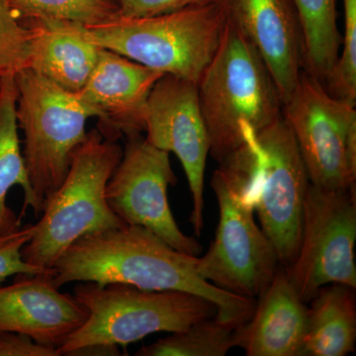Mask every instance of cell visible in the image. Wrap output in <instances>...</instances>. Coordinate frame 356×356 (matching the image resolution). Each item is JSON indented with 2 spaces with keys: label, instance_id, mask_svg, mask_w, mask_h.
Returning <instances> with one entry per match:
<instances>
[{
  "label": "cell",
  "instance_id": "cell-1",
  "mask_svg": "<svg viewBox=\"0 0 356 356\" xmlns=\"http://www.w3.org/2000/svg\"><path fill=\"white\" fill-rule=\"evenodd\" d=\"M197 257L175 250L143 227L123 225L72 243L56 261L51 278L58 289L72 282H95L191 293L213 302L220 320L236 325L247 322L257 301L203 280Z\"/></svg>",
  "mask_w": 356,
  "mask_h": 356
},
{
  "label": "cell",
  "instance_id": "cell-2",
  "mask_svg": "<svg viewBox=\"0 0 356 356\" xmlns=\"http://www.w3.org/2000/svg\"><path fill=\"white\" fill-rule=\"evenodd\" d=\"M197 88L210 154L219 163L245 144L247 134L282 118V102L266 65L228 20Z\"/></svg>",
  "mask_w": 356,
  "mask_h": 356
},
{
  "label": "cell",
  "instance_id": "cell-3",
  "mask_svg": "<svg viewBox=\"0 0 356 356\" xmlns=\"http://www.w3.org/2000/svg\"><path fill=\"white\" fill-rule=\"evenodd\" d=\"M220 163L235 173L281 266H289L298 254L310 180L283 116L261 132L248 134L245 144Z\"/></svg>",
  "mask_w": 356,
  "mask_h": 356
},
{
  "label": "cell",
  "instance_id": "cell-4",
  "mask_svg": "<svg viewBox=\"0 0 356 356\" xmlns=\"http://www.w3.org/2000/svg\"><path fill=\"white\" fill-rule=\"evenodd\" d=\"M123 156L117 140L90 131L72 153L64 181L47 201L24 248L27 264L48 271L70 245L83 236L123 226L110 209L106 186Z\"/></svg>",
  "mask_w": 356,
  "mask_h": 356
},
{
  "label": "cell",
  "instance_id": "cell-5",
  "mask_svg": "<svg viewBox=\"0 0 356 356\" xmlns=\"http://www.w3.org/2000/svg\"><path fill=\"white\" fill-rule=\"evenodd\" d=\"M226 21L219 1L149 17L117 15L84 29L99 48L197 84L216 53Z\"/></svg>",
  "mask_w": 356,
  "mask_h": 356
},
{
  "label": "cell",
  "instance_id": "cell-6",
  "mask_svg": "<svg viewBox=\"0 0 356 356\" xmlns=\"http://www.w3.org/2000/svg\"><path fill=\"white\" fill-rule=\"evenodd\" d=\"M74 296L88 318L58 346L60 355L91 346H125L154 332L184 331L217 314L216 305L198 295L120 283L84 282L74 288Z\"/></svg>",
  "mask_w": 356,
  "mask_h": 356
},
{
  "label": "cell",
  "instance_id": "cell-7",
  "mask_svg": "<svg viewBox=\"0 0 356 356\" xmlns=\"http://www.w3.org/2000/svg\"><path fill=\"white\" fill-rule=\"evenodd\" d=\"M16 118L24 135L23 159L39 216L69 172L72 153L88 138L86 121L97 111L77 93L30 69L15 74Z\"/></svg>",
  "mask_w": 356,
  "mask_h": 356
},
{
  "label": "cell",
  "instance_id": "cell-8",
  "mask_svg": "<svg viewBox=\"0 0 356 356\" xmlns=\"http://www.w3.org/2000/svg\"><path fill=\"white\" fill-rule=\"evenodd\" d=\"M219 165L211 182L219 205V224L209 250L197 257L196 268L203 280L220 289L257 301L273 282L280 259L257 226L238 178Z\"/></svg>",
  "mask_w": 356,
  "mask_h": 356
},
{
  "label": "cell",
  "instance_id": "cell-9",
  "mask_svg": "<svg viewBox=\"0 0 356 356\" xmlns=\"http://www.w3.org/2000/svg\"><path fill=\"white\" fill-rule=\"evenodd\" d=\"M282 116L310 184L327 191H355V105L334 97L324 83L303 70L282 104Z\"/></svg>",
  "mask_w": 356,
  "mask_h": 356
},
{
  "label": "cell",
  "instance_id": "cell-10",
  "mask_svg": "<svg viewBox=\"0 0 356 356\" xmlns=\"http://www.w3.org/2000/svg\"><path fill=\"white\" fill-rule=\"evenodd\" d=\"M355 197V189L327 191L309 184L298 254L284 267L305 303L325 285L356 289Z\"/></svg>",
  "mask_w": 356,
  "mask_h": 356
},
{
  "label": "cell",
  "instance_id": "cell-11",
  "mask_svg": "<svg viewBox=\"0 0 356 356\" xmlns=\"http://www.w3.org/2000/svg\"><path fill=\"white\" fill-rule=\"evenodd\" d=\"M175 182L170 154L152 146L140 134L128 136L107 184V203L124 224L143 227L175 250L198 257L200 243L179 229L168 203V186Z\"/></svg>",
  "mask_w": 356,
  "mask_h": 356
},
{
  "label": "cell",
  "instance_id": "cell-12",
  "mask_svg": "<svg viewBox=\"0 0 356 356\" xmlns=\"http://www.w3.org/2000/svg\"><path fill=\"white\" fill-rule=\"evenodd\" d=\"M145 138L152 146L173 153L184 168L191 192L194 234L204 228V178L210 140L199 105L197 84L163 74L147 99Z\"/></svg>",
  "mask_w": 356,
  "mask_h": 356
},
{
  "label": "cell",
  "instance_id": "cell-13",
  "mask_svg": "<svg viewBox=\"0 0 356 356\" xmlns=\"http://www.w3.org/2000/svg\"><path fill=\"white\" fill-rule=\"evenodd\" d=\"M227 20L259 54L284 103L304 70L301 21L294 0H220Z\"/></svg>",
  "mask_w": 356,
  "mask_h": 356
},
{
  "label": "cell",
  "instance_id": "cell-14",
  "mask_svg": "<svg viewBox=\"0 0 356 356\" xmlns=\"http://www.w3.org/2000/svg\"><path fill=\"white\" fill-rule=\"evenodd\" d=\"M163 76L114 51H100L88 83L77 95L97 111L98 130L106 139L138 135L145 131L149 93Z\"/></svg>",
  "mask_w": 356,
  "mask_h": 356
},
{
  "label": "cell",
  "instance_id": "cell-15",
  "mask_svg": "<svg viewBox=\"0 0 356 356\" xmlns=\"http://www.w3.org/2000/svg\"><path fill=\"white\" fill-rule=\"evenodd\" d=\"M22 276L0 287V331L25 334L58 348L86 322L88 311L74 295L60 292L51 275Z\"/></svg>",
  "mask_w": 356,
  "mask_h": 356
},
{
  "label": "cell",
  "instance_id": "cell-16",
  "mask_svg": "<svg viewBox=\"0 0 356 356\" xmlns=\"http://www.w3.org/2000/svg\"><path fill=\"white\" fill-rule=\"evenodd\" d=\"M307 308L284 267H280L252 315L236 327L235 348L248 356H301Z\"/></svg>",
  "mask_w": 356,
  "mask_h": 356
},
{
  "label": "cell",
  "instance_id": "cell-17",
  "mask_svg": "<svg viewBox=\"0 0 356 356\" xmlns=\"http://www.w3.org/2000/svg\"><path fill=\"white\" fill-rule=\"evenodd\" d=\"M27 69L77 93L92 74L102 49L89 41L84 25L63 20H31Z\"/></svg>",
  "mask_w": 356,
  "mask_h": 356
},
{
  "label": "cell",
  "instance_id": "cell-18",
  "mask_svg": "<svg viewBox=\"0 0 356 356\" xmlns=\"http://www.w3.org/2000/svg\"><path fill=\"white\" fill-rule=\"evenodd\" d=\"M15 76L0 79V240L21 228L33 193L21 152Z\"/></svg>",
  "mask_w": 356,
  "mask_h": 356
},
{
  "label": "cell",
  "instance_id": "cell-19",
  "mask_svg": "<svg viewBox=\"0 0 356 356\" xmlns=\"http://www.w3.org/2000/svg\"><path fill=\"white\" fill-rule=\"evenodd\" d=\"M355 291L343 284L320 288L307 308L301 356H346L355 350Z\"/></svg>",
  "mask_w": 356,
  "mask_h": 356
},
{
  "label": "cell",
  "instance_id": "cell-20",
  "mask_svg": "<svg viewBox=\"0 0 356 356\" xmlns=\"http://www.w3.org/2000/svg\"><path fill=\"white\" fill-rule=\"evenodd\" d=\"M301 21L304 70L325 83L341 46L337 0H294Z\"/></svg>",
  "mask_w": 356,
  "mask_h": 356
},
{
  "label": "cell",
  "instance_id": "cell-21",
  "mask_svg": "<svg viewBox=\"0 0 356 356\" xmlns=\"http://www.w3.org/2000/svg\"><path fill=\"white\" fill-rule=\"evenodd\" d=\"M238 325L216 316L194 323L184 331L170 332L137 351L138 356H225L235 348Z\"/></svg>",
  "mask_w": 356,
  "mask_h": 356
},
{
  "label": "cell",
  "instance_id": "cell-22",
  "mask_svg": "<svg viewBox=\"0 0 356 356\" xmlns=\"http://www.w3.org/2000/svg\"><path fill=\"white\" fill-rule=\"evenodd\" d=\"M20 22L63 20L84 26L100 24L116 17L117 0H9Z\"/></svg>",
  "mask_w": 356,
  "mask_h": 356
},
{
  "label": "cell",
  "instance_id": "cell-23",
  "mask_svg": "<svg viewBox=\"0 0 356 356\" xmlns=\"http://www.w3.org/2000/svg\"><path fill=\"white\" fill-rule=\"evenodd\" d=\"M343 49L324 86L330 95L356 105V0H343Z\"/></svg>",
  "mask_w": 356,
  "mask_h": 356
},
{
  "label": "cell",
  "instance_id": "cell-24",
  "mask_svg": "<svg viewBox=\"0 0 356 356\" xmlns=\"http://www.w3.org/2000/svg\"><path fill=\"white\" fill-rule=\"evenodd\" d=\"M29 28L14 15L9 0H0V79L27 69Z\"/></svg>",
  "mask_w": 356,
  "mask_h": 356
},
{
  "label": "cell",
  "instance_id": "cell-25",
  "mask_svg": "<svg viewBox=\"0 0 356 356\" xmlns=\"http://www.w3.org/2000/svg\"><path fill=\"white\" fill-rule=\"evenodd\" d=\"M34 225L20 228L15 233L0 240V284L13 275H37L53 274L27 264L22 259V248L31 240Z\"/></svg>",
  "mask_w": 356,
  "mask_h": 356
},
{
  "label": "cell",
  "instance_id": "cell-26",
  "mask_svg": "<svg viewBox=\"0 0 356 356\" xmlns=\"http://www.w3.org/2000/svg\"><path fill=\"white\" fill-rule=\"evenodd\" d=\"M219 1L220 0H118V15L123 17H149Z\"/></svg>",
  "mask_w": 356,
  "mask_h": 356
},
{
  "label": "cell",
  "instance_id": "cell-27",
  "mask_svg": "<svg viewBox=\"0 0 356 356\" xmlns=\"http://www.w3.org/2000/svg\"><path fill=\"white\" fill-rule=\"evenodd\" d=\"M0 356H60L58 350L43 346L18 332L0 331Z\"/></svg>",
  "mask_w": 356,
  "mask_h": 356
},
{
  "label": "cell",
  "instance_id": "cell-28",
  "mask_svg": "<svg viewBox=\"0 0 356 356\" xmlns=\"http://www.w3.org/2000/svg\"><path fill=\"white\" fill-rule=\"evenodd\" d=\"M117 1H118V0H117Z\"/></svg>",
  "mask_w": 356,
  "mask_h": 356
}]
</instances>
